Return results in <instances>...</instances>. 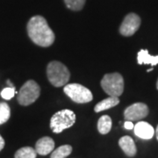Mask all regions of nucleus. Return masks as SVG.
<instances>
[{"instance_id": "1", "label": "nucleus", "mask_w": 158, "mask_h": 158, "mask_svg": "<svg viewBox=\"0 0 158 158\" xmlns=\"http://www.w3.org/2000/svg\"><path fill=\"white\" fill-rule=\"evenodd\" d=\"M27 29L29 38L36 45L48 48L55 42V34L49 27L45 18L42 16L36 15L31 18L27 23Z\"/></svg>"}, {"instance_id": "2", "label": "nucleus", "mask_w": 158, "mask_h": 158, "mask_svg": "<svg viewBox=\"0 0 158 158\" xmlns=\"http://www.w3.org/2000/svg\"><path fill=\"white\" fill-rule=\"evenodd\" d=\"M47 77L55 87L65 86L69 80L70 73L68 68L58 61H52L47 67Z\"/></svg>"}, {"instance_id": "3", "label": "nucleus", "mask_w": 158, "mask_h": 158, "mask_svg": "<svg viewBox=\"0 0 158 158\" xmlns=\"http://www.w3.org/2000/svg\"><path fill=\"white\" fill-rule=\"evenodd\" d=\"M102 89L109 97H119L124 91V79L118 72L106 74L100 82Z\"/></svg>"}, {"instance_id": "4", "label": "nucleus", "mask_w": 158, "mask_h": 158, "mask_svg": "<svg viewBox=\"0 0 158 158\" xmlns=\"http://www.w3.org/2000/svg\"><path fill=\"white\" fill-rule=\"evenodd\" d=\"M76 122V114L71 110L63 109L56 113L50 119V128L56 134L71 127Z\"/></svg>"}, {"instance_id": "5", "label": "nucleus", "mask_w": 158, "mask_h": 158, "mask_svg": "<svg viewBox=\"0 0 158 158\" xmlns=\"http://www.w3.org/2000/svg\"><path fill=\"white\" fill-rule=\"evenodd\" d=\"M40 94V88L34 80L27 81L18 93V102L19 105L27 106L38 99Z\"/></svg>"}, {"instance_id": "6", "label": "nucleus", "mask_w": 158, "mask_h": 158, "mask_svg": "<svg viewBox=\"0 0 158 158\" xmlns=\"http://www.w3.org/2000/svg\"><path fill=\"white\" fill-rule=\"evenodd\" d=\"M64 93L70 98L71 100L76 103H88L93 98V95L88 88L79 84H69L66 85L63 88Z\"/></svg>"}, {"instance_id": "7", "label": "nucleus", "mask_w": 158, "mask_h": 158, "mask_svg": "<svg viewBox=\"0 0 158 158\" xmlns=\"http://www.w3.org/2000/svg\"><path fill=\"white\" fill-rule=\"evenodd\" d=\"M141 26V19L135 13H129L125 17L119 27V33L123 36H132Z\"/></svg>"}, {"instance_id": "8", "label": "nucleus", "mask_w": 158, "mask_h": 158, "mask_svg": "<svg viewBox=\"0 0 158 158\" xmlns=\"http://www.w3.org/2000/svg\"><path fill=\"white\" fill-rule=\"evenodd\" d=\"M148 114V107L144 103H135L126 108L124 112V118L126 120L137 121L141 120Z\"/></svg>"}, {"instance_id": "9", "label": "nucleus", "mask_w": 158, "mask_h": 158, "mask_svg": "<svg viewBox=\"0 0 158 158\" xmlns=\"http://www.w3.org/2000/svg\"><path fill=\"white\" fill-rule=\"evenodd\" d=\"M54 148H55V141L51 137L48 136H45L39 139L35 144V150L37 154L40 156H47L50 154L54 150Z\"/></svg>"}, {"instance_id": "10", "label": "nucleus", "mask_w": 158, "mask_h": 158, "mask_svg": "<svg viewBox=\"0 0 158 158\" xmlns=\"http://www.w3.org/2000/svg\"><path fill=\"white\" fill-rule=\"evenodd\" d=\"M137 137L143 140H149L155 135V130L150 124L145 121H139L134 127Z\"/></svg>"}, {"instance_id": "11", "label": "nucleus", "mask_w": 158, "mask_h": 158, "mask_svg": "<svg viewBox=\"0 0 158 158\" xmlns=\"http://www.w3.org/2000/svg\"><path fill=\"white\" fill-rule=\"evenodd\" d=\"M118 145L123 152L129 157H134L137 153L135 143L130 136H123L118 140Z\"/></svg>"}, {"instance_id": "12", "label": "nucleus", "mask_w": 158, "mask_h": 158, "mask_svg": "<svg viewBox=\"0 0 158 158\" xmlns=\"http://www.w3.org/2000/svg\"><path fill=\"white\" fill-rule=\"evenodd\" d=\"M119 104V99L118 97H108L107 98L98 102L94 107V111L96 113H100L102 111L113 108Z\"/></svg>"}, {"instance_id": "13", "label": "nucleus", "mask_w": 158, "mask_h": 158, "mask_svg": "<svg viewBox=\"0 0 158 158\" xmlns=\"http://www.w3.org/2000/svg\"><path fill=\"white\" fill-rule=\"evenodd\" d=\"M137 62L139 64H151L155 66L158 64V56H151L147 49H141L137 55Z\"/></svg>"}, {"instance_id": "14", "label": "nucleus", "mask_w": 158, "mask_h": 158, "mask_svg": "<svg viewBox=\"0 0 158 158\" xmlns=\"http://www.w3.org/2000/svg\"><path fill=\"white\" fill-rule=\"evenodd\" d=\"M112 128V118L108 115L101 116L98 121V130L101 135H106Z\"/></svg>"}, {"instance_id": "15", "label": "nucleus", "mask_w": 158, "mask_h": 158, "mask_svg": "<svg viewBox=\"0 0 158 158\" xmlns=\"http://www.w3.org/2000/svg\"><path fill=\"white\" fill-rule=\"evenodd\" d=\"M72 152V147L70 145H62L53 150L50 158H66Z\"/></svg>"}, {"instance_id": "16", "label": "nucleus", "mask_w": 158, "mask_h": 158, "mask_svg": "<svg viewBox=\"0 0 158 158\" xmlns=\"http://www.w3.org/2000/svg\"><path fill=\"white\" fill-rule=\"evenodd\" d=\"M37 152L32 147H24L19 148L15 153V158H36Z\"/></svg>"}, {"instance_id": "17", "label": "nucleus", "mask_w": 158, "mask_h": 158, "mask_svg": "<svg viewBox=\"0 0 158 158\" xmlns=\"http://www.w3.org/2000/svg\"><path fill=\"white\" fill-rule=\"evenodd\" d=\"M11 116V109L6 102H0V125L6 123Z\"/></svg>"}, {"instance_id": "18", "label": "nucleus", "mask_w": 158, "mask_h": 158, "mask_svg": "<svg viewBox=\"0 0 158 158\" xmlns=\"http://www.w3.org/2000/svg\"><path fill=\"white\" fill-rule=\"evenodd\" d=\"M86 0H64V3L69 9L72 11H81L85 5Z\"/></svg>"}, {"instance_id": "19", "label": "nucleus", "mask_w": 158, "mask_h": 158, "mask_svg": "<svg viewBox=\"0 0 158 158\" xmlns=\"http://www.w3.org/2000/svg\"><path fill=\"white\" fill-rule=\"evenodd\" d=\"M15 94H16V90H15L13 86L6 87L1 91V97L6 100H10L11 98H12L14 97Z\"/></svg>"}, {"instance_id": "20", "label": "nucleus", "mask_w": 158, "mask_h": 158, "mask_svg": "<svg viewBox=\"0 0 158 158\" xmlns=\"http://www.w3.org/2000/svg\"><path fill=\"white\" fill-rule=\"evenodd\" d=\"M124 127L126 128V129L131 130L135 127V126H134V124L132 123V121H129V120H126V122L124 123Z\"/></svg>"}, {"instance_id": "21", "label": "nucleus", "mask_w": 158, "mask_h": 158, "mask_svg": "<svg viewBox=\"0 0 158 158\" xmlns=\"http://www.w3.org/2000/svg\"><path fill=\"white\" fill-rule=\"evenodd\" d=\"M5 144H6V142H5V140H4V138L1 136L0 135V151L5 148Z\"/></svg>"}, {"instance_id": "22", "label": "nucleus", "mask_w": 158, "mask_h": 158, "mask_svg": "<svg viewBox=\"0 0 158 158\" xmlns=\"http://www.w3.org/2000/svg\"><path fill=\"white\" fill-rule=\"evenodd\" d=\"M156 139H157V141H158V126H157V127H156Z\"/></svg>"}, {"instance_id": "23", "label": "nucleus", "mask_w": 158, "mask_h": 158, "mask_svg": "<svg viewBox=\"0 0 158 158\" xmlns=\"http://www.w3.org/2000/svg\"><path fill=\"white\" fill-rule=\"evenodd\" d=\"M152 70H153V68H151V69H148L147 71L148 72H150V71H152Z\"/></svg>"}, {"instance_id": "24", "label": "nucleus", "mask_w": 158, "mask_h": 158, "mask_svg": "<svg viewBox=\"0 0 158 158\" xmlns=\"http://www.w3.org/2000/svg\"><path fill=\"white\" fill-rule=\"evenodd\" d=\"M156 88H157V90H158V79H157V83H156Z\"/></svg>"}]
</instances>
